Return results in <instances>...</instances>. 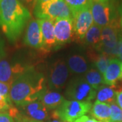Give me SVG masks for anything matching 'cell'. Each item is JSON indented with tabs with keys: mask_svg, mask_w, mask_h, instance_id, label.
Segmentation results:
<instances>
[{
	"mask_svg": "<svg viewBox=\"0 0 122 122\" xmlns=\"http://www.w3.org/2000/svg\"><path fill=\"white\" fill-rule=\"evenodd\" d=\"M46 90L43 73L30 66L12 83L10 98L12 102L20 107L39 100Z\"/></svg>",
	"mask_w": 122,
	"mask_h": 122,
	"instance_id": "cell-1",
	"label": "cell"
},
{
	"mask_svg": "<svg viewBox=\"0 0 122 122\" xmlns=\"http://www.w3.org/2000/svg\"><path fill=\"white\" fill-rule=\"evenodd\" d=\"M31 15L18 0H0V29L12 42L22 33Z\"/></svg>",
	"mask_w": 122,
	"mask_h": 122,
	"instance_id": "cell-2",
	"label": "cell"
},
{
	"mask_svg": "<svg viewBox=\"0 0 122 122\" xmlns=\"http://www.w3.org/2000/svg\"><path fill=\"white\" fill-rule=\"evenodd\" d=\"M34 14L39 19H48L53 22L60 18H73V14L64 0H50L35 6Z\"/></svg>",
	"mask_w": 122,
	"mask_h": 122,
	"instance_id": "cell-3",
	"label": "cell"
},
{
	"mask_svg": "<svg viewBox=\"0 0 122 122\" xmlns=\"http://www.w3.org/2000/svg\"><path fill=\"white\" fill-rule=\"evenodd\" d=\"M120 25L116 19H114L108 25L102 28L101 41L96 47L97 50L109 56H117L119 37L118 31Z\"/></svg>",
	"mask_w": 122,
	"mask_h": 122,
	"instance_id": "cell-4",
	"label": "cell"
},
{
	"mask_svg": "<svg viewBox=\"0 0 122 122\" xmlns=\"http://www.w3.org/2000/svg\"><path fill=\"white\" fill-rule=\"evenodd\" d=\"M92 107L90 102L65 100L56 111L62 121L75 122L88 113L91 110Z\"/></svg>",
	"mask_w": 122,
	"mask_h": 122,
	"instance_id": "cell-5",
	"label": "cell"
},
{
	"mask_svg": "<svg viewBox=\"0 0 122 122\" xmlns=\"http://www.w3.org/2000/svg\"><path fill=\"white\" fill-rule=\"evenodd\" d=\"M66 94L72 100L90 102L96 96V91L85 78H79L73 80L69 83Z\"/></svg>",
	"mask_w": 122,
	"mask_h": 122,
	"instance_id": "cell-6",
	"label": "cell"
},
{
	"mask_svg": "<svg viewBox=\"0 0 122 122\" xmlns=\"http://www.w3.org/2000/svg\"><path fill=\"white\" fill-rule=\"evenodd\" d=\"M90 9L94 23L101 28L108 25L112 20L116 19L112 2L92 1Z\"/></svg>",
	"mask_w": 122,
	"mask_h": 122,
	"instance_id": "cell-7",
	"label": "cell"
},
{
	"mask_svg": "<svg viewBox=\"0 0 122 122\" xmlns=\"http://www.w3.org/2000/svg\"><path fill=\"white\" fill-rule=\"evenodd\" d=\"M20 63H10L6 60H0V81L12 85L14 80L30 68Z\"/></svg>",
	"mask_w": 122,
	"mask_h": 122,
	"instance_id": "cell-8",
	"label": "cell"
},
{
	"mask_svg": "<svg viewBox=\"0 0 122 122\" xmlns=\"http://www.w3.org/2000/svg\"><path fill=\"white\" fill-rule=\"evenodd\" d=\"M75 35L79 39H83L94 24L90 8L83 9L73 16Z\"/></svg>",
	"mask_w": 122,
	"mask_h": 122,
	"instance_id": "cell-9",
	"label": "cell"
},
{
	"mask_svg": "<svg viewBox=\"0 0 122 122\" xmlns=\"http://www.w3.org/2000/svg\"><path fill=\"white\" fill-rule=\"evenodd\" d=\"M54 25L57 45L66 44L72 40L75 35L73 18L57 19Z\"/></svg>",
	"mask_w": 122,
	"mask_h": 122,
	"instance_id": "cell-10",
	"label": "cell"
},
{
	"mask_svg": "<svg viewBox=\"0 0 122 122\" xmlns=\"http://www.w3.org/2000/svg\"><path fill=\"white\" fill-rule=\"evenodd\" d=\"M69 77V69L66 63L62 60H58L52 66L50 75L49 83L52 88L56 90L65 86Z\"/></svg>",
	"mask_w": 122,
	"mask_h": 122,
	"instance_id": "cell-11",
	"label": "cell"
},
{
	"mask_svg": "<svg viewBox=\"0 0 122 122\" xmlns=\"http://www.w3.org/2000/svg\"><path fill=\"white\" fill-rule=\"evenodd\" d=\"M24 42L26 46L31 48L44 50V42L38 20L32 19L29 22L24 37Z\"/></svg>",
	"mask_w": 122,
	"mask_h": 122,
	"instance_id": "cell-12",
	"label": "cell"
},
{
	"mask_svg": "<svg viewBox=\"0 0 122 122\" xmlns=\"http://www.w3.org/2000/svg\"><path fill=\"white\" fill-rule=\"evenodd\" d=\"M20 114L31 119L44 121L48 117L47 108L39 100L20 107Z\"/></svg>",
	"mask_w": 122,
	"mask_h": 122,
	"instance_id": "cell-13",
	"label": "cell"
},
{
	"mask_svg": "<svg viewBox=\"0 0 122 122\" xmlns=\"http://www.w3.org/2000/svg\"><path fill=\"white\" fill-rule=\"evenodd\" d=\"M38 21L44 42V50H49L57 45L54 22L48 19H38Z\"/></svg>",
	"mask_w": 122,
	"mask_h": 122,
	"instance_id": "cell-14",
	"label": "cell"
},
{
	"mask_svg": "<svg viewBox=\"0 0 122 122\" xmlns=\"http://www.w3.org/2000/svg\"><path fill=\"white\" fill-rule=\"evenodd\" d=\"M121 66L122 64L118 59L111 58L107 69L103 74V82L105 84L112 86L122 76Z\"/></svg>",
	"mask_w": 122,
	"mask_h": 122,
	"instance_id": "cell-15",
	"label": "cell"
},
{
	"mask_svg": "<svg viewBox=\"0 0 122 122\" xmlns=\"http://www.w3.org/2000/svg\"><path fill=\"white\" fill-rule=\"evenodd\" d=\"M90 113L99 122H111V106L109 104L96 100L92 107Z\"/></svg>",
	"mask_w": 122,
	"mask_h": 122,
	"instance_id": "cell-16",
	"label": "cell"
},
{
	"mask_svg": "<svg viewBox=\"0 0 122 122\" xmlns=\"http://www.w3.org/2000/svg\"><path fill=\"white\" fill-rule=\"evenodd\" d=\"M64 97L58 92L46 90L42 94L39 101L49 109L58 108L65 101Z\"/></svg>",
	"mask_w": 122,
	"mask_h": 122,
	"instance_id": "cell-17",
	"label": "cell"
},
{
	"mask_svg": "<svg viewBox=\"0 0 122 122\" xmlns=\"http://www.w3.org/2000/svg\"><path fill=\"white\" fill-rule=\"evenodd\" d=\"M70 70L75 73H83L87 70V64L85 58L80 55H73L68 59Z\"/></svg>",
	"mask_w": 122,
	"mask_h": 122,
	"instance_id": "cell-18",
	"label": "cell"
},
{
	"mask_svg": "<svg viewBox=\"0 0 122 122\" xmlns=\"http://www.w3.org/2000/svg\"><path fill=\"white\" fill-rule=\"evenodd\" d=\"M101 31L102 28L94 23L85 35L86 44L96 48L101 41Z\"/></svg>",
	"mask_w": 122,
	"mask_h": 122,
	"instance_id": "cell-19",
	"label": "cell"
},
{
	"mask_svg": "<svg viewBox=\"0 0 122 122\" xmlns=\"http://www.w3.org/2000/svg\"><path fill=\"white\" fill-rule=\"evenodd\" d=\"M97 100L111 105L116 100V92L111 87H101L96 94Z\"/></svg>",
	"mask_w": 122,
	"mask_h": 122,
	"instance_id": "cell-20",
	"label": "cell"
},
{
	"mask_svg": "<svg viewBox=\"0 0 122 122\" xmlns=\"http://www.w3.org/2000/svg\"><path fill=\"white\" fill-rule=\"evenodd\" d=\"M90 56H91L92 61L94 62L98 71L102 75L105 73V71L107 69L111 58H113L109 56L108 55H106L102 53H101L100 54H96L94 53H91Z\"/></svg>",
	"mask_w": 122,
	"mask_h": 122,
	"instance_id": "cell-21",
	"label": "cell"
},
{
	"mask_svg": "<svg viewBox=\"0 0 122 122\" xmlns=\"http://www.w3.org/2000/svg\"><path fill=\"white\" fill-rule=\"evenodd\" d=\"M85 79L94 90H99L103 82L102 74L97 70L90 69L85 76Z\"/></svg>",
	"mask_w": 122,
	"mask_h": 122,
	"instance_id": "cell-22",
	"label": "cell"
},
{
	"mask_svg": "<svg viewBox=\"0 0 122 122\" xmlns=\"http://www.w3.org/2000/svg\"><path fill=\"white\" fill-rule=\"evenodd\" d=\"M71 10L73 16L83 9L90 8L92 0H64Z\"/></svg>",
	"mask_w": 122,
	"mask_h": 122,
	"instance_id": "cell-23",
	"label": "cell"
},
{
	"mask_svg": "<svg viewBox=\"0 0 122 122\" xmlns=\"http://www.w3.org/2000/svg\"><path fill=\"white\" fill-rule=\"evenodd\" d=\"M111 109V122H122V109L115 102L110 105Z\"/></svg>",
	"mask_w": 122,
	"mask_h": 122,
	"instance_id": "cell-24",
	"label": "cell"
},
{
	"mask_svg": "<svg viewBox=\"0 0 122 122\" xmlns=\"http://www.w3.org/2000/svg\"><path fill=\"white\" fill-rule=\"evenodd\" d=\"M11 86L8 83L0 81V95L5 97L7 99H10V91Z\"/></svg>",
	"mask_w": 122,
	"mask_h": 122,
	"instance_id": "cell-25",
	"label": "cell"
},
{
	"mask_svg": "<svg viewBox=\"0 0 122 122\" xmlns=\"http://www.w3.org/2000/svg\"><path fill=\"white\" fill-rule=\"evenodd\" d=\"M111 87L115 91L116 93L122 92V77L121 76L115 82Z\"/></svg>",
	"mask_w": 122,
	"mask_h": 122,
	"instance_id": "cell-26",
	"label": "cell"
},
{
	"mask_svg": "<svg viewBox=\"0 0 122 122\" xmlns=\"http://www.w3.org/2000/svg\"><path fill=\"white\" fill-rule=\"evenodd\" d=\"M15 119H16L17 122H41V121H37V120H34V119H31L29 118L26 117L22 115L20 113H19L17 117Z\"/></svg>",
	"mask_w": 122,
	"mask_h": 122,
	"instance_id": "cell-27",
	"label": "cell"
},
{
	"mask_svg": "<svg viewBox=\"0 0 122 122\" xmlns=\"http://www.w3.org/2000/svg\"><path fill=\"white\" fill-rule=\"evenodd\" d=\"M0 122H14L13 118L8 113H0Z\"/></svg>",
	"mask_w": 122,
	"mask_h": 122,
	"instance_id": "cell-28",
	"label": "cell"
},
{
	"mask_svg": "<svg viewBox=\"0 0 122 122\" xmlns=\"http://www.w3.org/2000/svg\"><path fill=\"white\" fill-rule=\"evenodd\" d=\"M48 122H65L62 121V119H60L59 116L58 115L56 111H54V112L52 113L51 114V117L48 120Z\"/></svg>",
	"mask_w": 122,
	"mask_h": 122,
	"instance_id": "cell-29",
	"label": "cell"
},
{
	"mask_svg": "<svg viewBox=\"0 0 122 122\" xmlns=\"http://www.w3.org/2000/svg\"><path fill=\"white\" fill-rule=\"evenodd\" d=\"M75 122H101L96 120L95 119H92V118H90L88 116H86L84 115L83 117H80L77 120H76Z\"/></svg>",
	"mask_w": 122,
	"mask_h": 122,
	"instance_id": "cell-30",
	"label": "cell"
},
{
	"mask_svg": "<svg viewBox=\"0 0 122 122\" xmlns=\"http://www.w3.org/2000/svg\"><path fill=\"white\" fill-rule=\"evenodd\" d=\"M24 5H27L29 7H35L36 0H18Z\"/></svg>",
	"mask_w": 122,
	"mask_h": 122,
	"instance_id": "cell-31",
	"label": "cell"
},
{
	"mask_svg": "<svg viewBox=\"0 0 122 122\" xmlns=\"http://www.w3.org/2000/svg\"><path fill=\"white\" fill-rule=\"evenodd\" d=\"M117 56L119 60L122 61V38L119 39L117 48Z\"/></svg>",
	"mask_w": 122,
	"mask_h": 122,
	"instance_id": "cell-32",
	"label": "cell"
},
{
	"mask_svg": "<svg viewBox=\"0 0 122 122\" xmlns=\"http://www.w3.org/2000/svg\"><path fill=\"white\" fill-rule=\"evenodd\" d=\"M116 102L118 106L122 109V92L116 93Z\"/></svg>",
	"mask_w": 122,
	"mask_h": 122,
	"instance_id": "cell-33",
	"label": "cell"
},
{
	"mask_svg": "<svg viewBox=\"0 0 122 122\" xmlns=\"http://www.w3.org/2000/svg\"><path fill=\"white\" fill-rule=\"evenodd\" d=\"M4 43L3 39L0 37V59L4 56Z\"/></svg>",
	"mask_w": 122,
	"mask_h": 122,
	"instance_id": "cell-34",
	"label": "cell"
},
{
	"mask_svg": "<svg viewBox=\"0 0 122 122\" xmlns=\"http://www.w3.org/2000/svg\"><path fill=\"white\" fill-rule=\"evenodd\" d=\"M48 1H50V0H36L35 1V6H37V5H39L42 4H44V3L47 2Z\"/></svg>",
	"mask_w": 122,
	"mask_h": 122,
	"instance_id": "cell-35",
	"label": "cell"
},
{
	"mask_svg": "<svg viewBox=\"0 0 122 122\" xmlns=\"http://www.w3.org/2000/svg\"><path fill=\"white\" fill-rule=\"evenodd\" d=\"M119 12H120V15H121L120 20H119V25H120V26H121L122 30V6H121V8L119 9Z\"/></svg>",
	"mask_w": 122,
	"mask_h": 122,
	"instance_id": "cell-36",
	"label": "cell"
},
{
	"mask_svg": "<svg viewBox=\"0 0 122 122\" xmlns=\"http://www.w3.org/2000/svg\"><path fill=\"white\" fill-rule=\"evenodd\" d=\"M94 2H112L114 0H92Z\"/></svg>",
	"mask_w": 122,
	"mask_h": 122,
	"instance_id": "cell-37",
	"label": "cell"
},
{
	"mask_svg": "<svg viewBox=\"0 0 122 122\" xmlns=\"http://www.w3.org/2000/svg\"><path fill=\"white\" fill-rule=\"evenodd\" d=\"M121 69H122V66H121Z\"/></svg>",
	"mask_w": 122,
	"mask_h": 122,
	"instance_id": "cell-38",
	"label": "cell"
},
{
	"mask_svg": "<svg viewBox=\"0 0 122 122\" xmlns=\"http://www.w3.org/2000/svg\"></svg>",
	"mask_w": 122,
	"mask_h": 122,
	"instance_id": "cell-39",
	"label": "cell"
}]
</instances>
